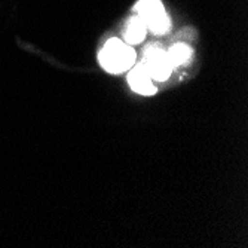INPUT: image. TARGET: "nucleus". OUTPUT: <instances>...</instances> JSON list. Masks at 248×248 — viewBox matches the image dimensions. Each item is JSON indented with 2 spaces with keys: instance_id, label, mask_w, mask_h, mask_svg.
I'll return each mask as SVG.
<instances>
[{
  "instance_id": "f257e3e1",
  "label": "nucleus",
  "mask_w": 248,
  "mask_h": 248,
  "mask_svg": "<svg viewBox=\"0 0 248 248\" xmlns=\"http://www.w3.org/2000/svg\"><path fill=\"white\" fill-rule=\"evenodd\" d=\"M100 64L108 73H122L134 65L135 51L119 39H110L100 52Z\"/></svg>"
},
{
  "instance_id": "423d86ee",
  "label": "nucleus",
  "mask_w": 248,
  "mask_h": 248,
  "mask_svg": "<svg viewBox=\"0 0 248 248\" xmlns=\"http://www.w3.org/2000/svg\"><path fill=\"white\" fill-rule=\"evenodd\" d=\"M167 54H168L170 62L172 64V67H175V65H182V64L187 62L190 55H192V51H190V48L187 46V45L177 43Z\"/></svg>"
},
{
  "instance_id": "20e7f679",
  "label": "nucleus",
  "mask_w": 248,
  "mask_h": 248,
  "mask_svg": "<svg viewBox=\"0 0 248 248\" xmlns=\"http://www.w3.org/2000/svg\"><path fill=\"white\" fill-rule=\"evenodd\" d=\"M128 82L132 88V91L143 94V95H153L156 93V88L152 83V78L149 76L147 70L144 69L143 64L135 65L129 72Z\"/></svg>"
},
{
  "instance_id": "f03ea898",
  "label": "nucleus",
  "mask_w": 248,
  "mask_h": 248,
  "mask_svg": "<svg viewBox=\"0 0 248 248\" xmlns=\"http://www.w3.org/2000/svg\"><path fill=\"white\" fill-rule=\"evenodd\" d=\"M146 27L155 34H164L170 29V19L161 0H140L135 6Z\"/></svg>"
},
{
  "instance_id": "39448f33",
  "label": "nucleus",
  "mask_w": 248,
  "mask_h": 248,
  "mask_svg": "<svg viewBox=\"0 0 248 248\" xmlns=\"http://www.w3.org/2000/svg\"><path fill=\"white\" fill-rule=\"evenodd\" d=\"M146 31H147V27L144 24V21L140 16H134L128 22L125 39L128 43H140L141 40H144Z\"/></svg>"
},
{
  "instance_id": "7ed1b4c3",
  "label": "nucleus",
  "mask_w": 248,
  "mask_h": 248,
  "mask_svg": "<svg viewBox=\"0 0 248 248\" xmlns=\"http://www.w3.org/2000/svg\"><path fill=\"white\" fill-rule=\"evenodd\" d=\"M149 76L156 80H165L171 76L172 64L170 62L168 54L156 46H149L144 51V61L141 62Z\"/></svg>"
}]
</instances>
